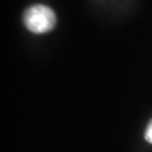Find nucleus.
Wrapping results in <instances>:
<instances>
[{
	"mask_svg": "<svg viewBox=\"0 0 152 152\" xmlns=\"http://www.w3.org/2000/svg\"><path fill=\"white\" fill-rule=\"evenodd\" d=\"M145 138L147 142H150V143H152V121L150 122L148 127H147L146 129V133H145Z\"/></svg>",
	"mask_w": 152,
	"mask_h": 152,
	"instance_id": "f03ea898",
	"label": "nucleus"
},
{
	"mask_svg": "<svg viewBox=\"0 0 152 152\" xmlns=\"http://www.w3.org/2000/svg\"><path fill=\"white\" fill-rule=\"evenodd\" d=\"M23 22L28 31L33 33H47L56 26V14L46 5H33L28 8L23 15Z\"/></svg>",
	"mask_w": 152,
	"mask_h": 152,
	"instance_id": "f257e3e1",
	"label": "nucleus"
}]
</instances>
